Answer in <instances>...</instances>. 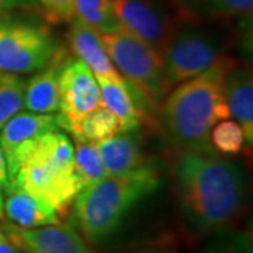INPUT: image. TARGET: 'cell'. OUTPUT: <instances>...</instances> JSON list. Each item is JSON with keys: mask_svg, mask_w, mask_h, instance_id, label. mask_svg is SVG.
Here are the masks:
<instances>
[{"mask_svg": "<svg viewBox=\"0 0 253 253\" xmlns=\"http://www.w3.org/2000/svg\"><path fill=\"white\" fill-rule=\"evenodd\" d=\"M170 170L177 207L191 231L224 232L245 211L249 180L239 162L217 152L173 151Z\"/></svg>", "mask_w": 253, "mask_h": 253, "instance_id": "6da1fadb", "label": "cell"}, {"mask_svg": "<svg viewBox=\"0 0 253 253\" xmlns=\"http://www.w3.org/2000/svg\"><path fill=\"white\" fill-rule=\"evenodd\" d=\"M135 253H176V252H172V251H141V252H135Z\"/></svg>", "mask_w": 253, "mask_h": 253, "instance_id": "f1b7e54d", "label": "cell"}, {"mask_svg": "<svg viewBox=\"0 0 253 253\" xmlns=\"http://www.w3.org/2000/svg\"><path fill=\"white\" fill-rule=\"evenodd\" d=\"M9 184V174H7V165H6V159L0 146V190H6Z\"/></svg>", "mask_w": 253, "mask_h": 253, "instance_id": "83f0119b", "label": "cell"}, {"mask_svg": "<svg viewBox=\"0 0 253 253\" xmlns=\"http://www.w3.org/2000/svg\"><path fill=\"white\" fill-rule=\"evenodd\" d=\"M232 42L228 20L183 14L161 54L169 89L225 59Z\"/></svg>", "mask_w": 253, "mask_h": 253, "instance_id": "5b68a950", "label": "cell"}, {"mask_svg": "<svg viewBox=\"0 0 253 253\" xmlns=\"http://www.w3.org/2000/svg\"><path fill=\"white\" fill-rule=\"evenodd\" d=\"M3 212V196H1V190H0V215Z\"/></svg>", "mask_w": 253, "mask_h": 253, "instance_id": "f546056e", "label": "cell"}, {"mask_svg": "<svg viewBox=\"0 0 253 253\" xmlns=\"http://www.w3.org/2000/svg\"><path fill=\"white\" fill-rule=\"evenodd\" d=\"M61 45L45 24L21 18L0 20V71L21 75L41 71Z\"/></svg>", "mask_w": 253, "mask_h": 253, "instance_id": "52a82bcc", "label": "cell"}, {"mask_svg": "<svg viewBox=\"0 0 253 253\" xmlns=\"http://www.w3.org/2000/svg\"><path fill=\"white\" fill-rule=\"evenodd\" d=\"M116 69L135 93L141 106L156 113L170 91L161 55L124 30L100 34Z\"/></svg>", "mask_w": 253, "mask_h": 253, "instance_id": "8992f818", "label": "cell"}, {"mask_svg": "<svg viewBox=\"0 0 253 253\" xmlns=\"http://www.w3.org/2000/svg\"><path fill=\"white\" fill-rule=\"evenodd\" d=\"M56 118L51 114L38 113H17L0 129V146L9 165L13 155L20 145L28 139L58 129Z\"/></svg>", "mask_w": 253, "mask_h": 253, "instance_id": "e0dca14e", "label": "cell"}, {"mask_svg": "<svg viewBox=\"0 0 253 253\" xmlns=\"http://www.w3.org/2000/svg\"><path fill=\"white\" fill-rule=\"evenodd\" d=\"M75 17L93 27L100 34H107L121 30L113 0H73Z\"/></svg>", "mask_w": 253, "mask_h": 253, "instance_id": "ffe728a7", "label": "cell"}, {"mask_svg": "<svg viewBox=\"0 0 253 253\" xmlns=\"http://www.w3.org/2000/svg\"><path fill=\"white\" fill-rule=\"evenodd\" d=\"M104 163L107 176L132 172L151 161L144 152L142 139L134 131L117 132L109 139L96 144Z\"/></svg>", "mask_w": 253, "mask_h": 253, "instance_id": "4fadbf2b", "label": "cell"}, {"mask_svg": "<svg viewBox=\"0 0 253 253\" xmlns=\"http://www.w3.org/2000/svg\"><path fill=\"white\" fill-rule=\"evenodd\" d=\"M234 61L226 56L168 93L155 114L156 126L173 151L215 152L210 134L217 123L229 118L224 78Z\"/></svg>", "mask_w": 253, "mask_h": 253, "instance_id": "7a4b0ae2", "label": "cell"}, {"mask_svg": "<svg viewBox=\"0 0 253 253\" xmlns=\"http://www.w3.org/2000/svg\"><path fill=\"white\" fill-rule=\"evenodd\" d=\"M161 184L156 159L120 176H106L81 190L73 200V224L91 244L109 239L126 214Z\"/></svg>", "mask_w": 253, "mask_h": 253, "instance_id": "277c9868", "label": "cell"}, {"mask_svg": "<svg viewBox=\"0 0 253 253\" xmlns=\"http://www.w3.org/2000/svg\"><path fill=\"white\" fill-rule=\"evenodd\" d=\"M49 23H71L75 18L73 0H38Z\"/></svg>", "mask_w": 253, "mask_h": 253, "instance_id": "d4e9b609", "label": "cell"}, {"mask_svg": "<svg viewBox=\"0 0 253 253\" xmlns=\"http://www.w3.org/2000/svg\"><path fill=\"white\" fill-rule=\"evenodd\" d=\"M3 210L10 222L21 228H40L59 222L58 212L48 203L31 196L26 190L7 186Z\"/></svg>", "mask_w": 253, "mask_h": 253, "instance_id": "2e32d148", "label": "cell"}, {"mask_svg": "<svg viewBox=\"0 0 253 253\" xmlns=\"http://www.w3.org/2000/svg\"><path fill=\"white\" fill-rule=\"evenodd\" d=\"M121 30L162 54L183 13L176 0H113Z\"/></svg>", "mask_w": 253, "mask_h": 253, "instance_id": "ba28073f", "label": "cell"}, {"mask_svg": "<svg viewBox=\"0 0 253 253\" xmlns=\"http://www.w3.org/2000/svg\"><path fill=\"white\" fill-rule=\"evenodd\" d=\"M99 84L100 104L109 109L118 120L120 131L138 129L145 118V110L135 93L126 81H110L96 78Z\"/></svg>", "mask_w": 253, "mask_h": 253, "instance_id": "9a60e30c", "label": "cell"}, {"mask_svg": "<svg viewBox=\"0 0 253 253\" xmlns=\"http://www.w3.org/2000/svg\"><path fill=\"white\" fill-rule=\"evenodd\" d=\"M212 149L224 156H235L244 151L245 135L241 126L235 120H222L212 126L210 134Z\"/></svg>", "mask_w": 253, "mask_h": 253, "instance_id": "603a6c76", "label": "cell"}, {"mask_svg": "<svg viewBox=\"0 0 253 253\" xmlns=\"http://www.w3.org/2000/svg\"><path fill=\"white\" fill-rule=\"evenodd\" d=\"M184 16L235 20L251 17L253 0H176Z\"/></svg>", "mask_w": 253, "mask_h": 253, "instance_id": "ac0fdd59", "label": "cell"}, {"mask_svg": "<svg viewBox=\"0 0 253 253\" xmlns=\"http://www.w3.org/2000/svg\"><path fill=\"white\" fill-rule=\"evenodd\" d=\"M26 83L16 73L0 71V129L10 118L24 109Z\"/></svg>", "mask_w": 253, "mask_h": 253, "instance_id": "7402d4cb", "label": "cell"}, {"mask_svg": "<svg viewBox=\"0 0 253 253\" xmlns=\"http://www.w3.org/2000/svg\"><path fill=\"white\" fill-rule=\"evenodd\" d=\"M68 54L62 46L51 62L26 83L24 107L31 113L52 114L59 109V73Z\"/></svg>", "mask_w": 253, "mask_h": 253, "instance_id": "5bb4252c", "label": "cell"}, {"mask_svg": "<svg viewBox=\"0 0 253 253\" xmlns=\"http://www.w3.org/2000/svg\"><path fill=\"white\" fill-rule=\"evenodd\" d=\"M75 172L82 190L107 176L99 149L93 142L76 141L75 145Z\"/></svg>", "mask_w": 253, "mask_h": 253, "instance_id": "44dd1931", "label": "cell"}, {"mask_svg": "<svg viewBox=\"0 0 253 253\" xmlns=\"http://www.w3.org/2000/svg\"><path fill=\"white\" fill-rule=\"evenodd\" d=\"M201 253H253L251 231L226 232Z\"/></svg>", "mask_w": 253, "mask_h": 253, "instance_id": "cb8c5ba5", "label": "cell"}, {"mask_svg": "<svg viewBox=\"0 0 253 253\" xmlns=\"http://www.w3.org/2000/svg\"><path fill=\"white\" fill-rule=\"evenodd\" d=\"M117 132H120L117 117L100 104L82 118L72 136L76 141L97 144L114 136Z\"/></svg>", "mask_w": 253, "mask_h": 253, "instance_id": "d6986e66", "label": "cell"}, {"mask_svg": "<svg viewBox=\"0 0 253 253\" xmlns=\"http://www.w3.org/2000/svg\"><path fill=\"white\" fill-rule=\"evenodd\" d=\"M68 42L75 56L89 66L94 78L124 81L101 44L99 31L75 17L71 21Z\"/></svg>", "mask_w": 253, "mask_h": 253, "instance_id": "7c38bea8", "label": "cell"}, {"mask_svg": "<svg viewBox=\"0 0 253 253\" xmlns=\"http://www.w3.org/2000/svg\"><path fill=\"white\" fill-rule=\"evenodd\" d=\"M41 9L38 0H0V20L9 17L16 10Z\"/></svg>", "mask_w": 253, "mask_h": 253, "instance_id": "484cf974", "label": "cell"}, {"mask_svg": "<svg viewBox=\"0 0 253 253\" xmlns=\"http://www.w3.org/2000/svg\"><path fill=\"white\" fill-rule=\"evenodd\" d=\"M7 186L26 190L61 215L82 190L75 172V146L59 128L20 145L7 165Z\"/></svg>", "mask_w": 253, "mask_h": 253, "instance_id": "3957f363", "label": "cell"}, {"mask_svg": "<svg viewBox=\"0 0 253 253\" xmlns=\"http://www.w3.org/2000/svg\"><path fill=\"white\" fill-rule=\"evenodd\" d=\"M0 253H23L0 229Z\"/></svg>", "mask_w": 253, "mask_h": 253, "instance_id": "4316f807", "label": "cell"}, {"mask_svg": "<svg viewBox=\"0 0 253 253\" xmlns=\"http://www.w3.org/2000/svg\"><path fill=\"white\" fill-rule=\"evenodd\" d=\"M224 97L232 117L241 126L245 144H253V75L251 68L234 61L224 78Z\"/></svg>", "mask_w": 253, "mask_h": 253, "instance_id": "8fae6325", "label": "cell"}, {"mask_svg": "<svg viewBox=\"0 0 253 253\" xmlns=\"http://www.w3.org/2000/svg\"><path fill=\"white\" fill-rule=\"evenodd\" d=\"M100 106L97 81L86 63L66 56L59 73V109L56 124L73 135L82 118Z\"/></svg>", "mask_w": 253, "mask_h": 253, "instance_id": "9c48e42d", "label": "cell"}, {"mask_svg": "<svg viewBox=\"0 0 253 253\" xmlns=\"http://www.w3.org/2000/svg\"><path fill=\"white\" fill-rule=\"evenodd\" d=\"M0 229L23 253H91L83 236L68 224L21 228L9 221Z\"/></svg>", "mask_w": 253, "mask_h": 253, "instance_id": "30bf717a", "label": "cell"}]
</instances>
